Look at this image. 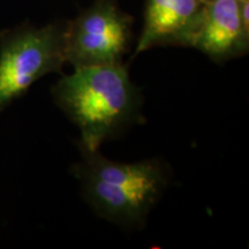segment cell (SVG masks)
<instances>
[{
  "label": "cell",
  "instance_id": "6da1fadb",
  "mask_svg": "<svg viewBox=\"0 0 249 249\" xmlns=\"http://www.w3.org/2000/svg\"><path fill=\"white\" fill-rule=\"evenodd\" d=\"M58 107L80 130V147L99 150L133 124H142L141 91L120 64L74 68L52 88Z\"/></svg>",
  "mask_w": 249,
  "mask_h": 249
},
{
  "label": "cell",
  "instance_id": "7a4b0ae2",
  "mask_svg": "<svg viewBox=\"0 0 249 249\" xmlns=\"http://www.w3.org/2000/svg\"><path fill=\"white\" fill-rule=\"evenodd\" d=\"M81 160L71 169L88 204L99 217L124 229L144 226L169 185V172L160 160L119 163L99 150L80 147Z\"/></svg>",
  "mask_w": 249,
  "mask_h": 249
},
{
  "label": "cell",
  "instance_id": "3957f363",
  "mask_svg": "<svg viewBox=\"0 0 249 249\" xmlns=\"http://www.w3.org/2000/svg\"><path fill=\"white\" fill-rule=\"evenodd\" d=\"M66 23L18 27L0 34V112L22 97L31 86L61 71Z\"/></svg>",
  "mask_w": 249,
  "mask_h": 249
},
{
  "label": "cell",
  "instance_id": "277c9868",
  "mask_svg": "<svg viewBox=\"0 0 249 249\" xmlns=\"http://www.w3.org/2000/svg\"><path fill=\"white\" fill-rule=\"evenodd\" d=\"M132 18L116 0H97L66 23L65 55L74 68L120 64L129 51Z\"/></svg>",
  "mask_w": 249,
  "mask_h": 249
},
{
  "label": "cell",
  "instance_id": "5b68a950",
  "mask_svg": "<svg viewBox=\"0 0 249 249\" xmlns=\"http://www.w3.org/2000/svg\"><path fill=\"white\" fill-rule=\"evenodd\" d=\"M248 36L239 0H210L202 5L187 46L197 49L211 60L223 62L247 52Z\"/></svg>",
  "mask_w": 249,
  "mask_h": 249
},
{
  "label": "cell",
  "instance_id": "8992f818",
  "mask_svg": "<svg viewBox=\"0 0 249 249\" xmlns=\"http://www.w3.org/2000/svg\"><path fill=\"white\" fill-rule=\"evenodd\" d=\"M202 5L198 0H147L144 24L135 54L157 45L187 46Z\"/></svg>",
  "mask_w": 249,
  "mask_h": 249
},
{
  "label": "cell",
  "instance_id": "52a82bcc",
  "mask_svg": "<svg viewBox=\"0 0 249 249\" xmlns=\"http://www.w3.org/2000/svg\"><path fill=\"white\" fill-rule=\"evenodd\" d=\"M239 1H242V0H239Z\"/></svg>",
  "mask_w": 249,
  "mask_h": 249
}]
</instances>
